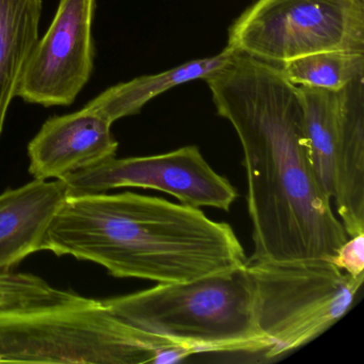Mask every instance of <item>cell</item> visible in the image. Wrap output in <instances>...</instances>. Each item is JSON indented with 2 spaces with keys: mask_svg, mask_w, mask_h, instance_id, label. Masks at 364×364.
Returning a JSON list of instances; mask_svg holds the SVG:
<instances>
[{
  "mask_svg": "<svg viewBox=\"0 0 364 364\" xmlns=\"http://www.w3.org/2000/svg\"><path fill=\"white\" fill-rule=\"evenodd\" d=\"M112 125L87 105L52 117L29 142V173L36 180H60L116 156L119 144Z\"/></svg>",
  "mask_w": 364,
  "mask_h": 364,
  "instance_id": "obj_10",
  "label": "cell"
},
{
  "mask_svg": "<svg viewBox=\"0 0 364 364\" xmlns=\"http://www.w3.org/2000/svg\"><path fill=\"white\" fill-rule=\"evenodd\" d=\"M228 46L278 67L315 53H364V0H257L230 27Z\"/></svg>",
  "mask_w": 364,
  "mask_h": 364,
  "instance_id": "obj_6",
  "label": "cell"
},
{
  "mask_svg": "<svg viewBox=\"0 0 364 364\" xmlns=\"http://www.w3.org/2000/svg\"><path fill=\"white\" fill-rule=\"evenodd\" d=\"M119 318L193 353H259L269 344L257 329L242 269L181 283H159L103 300Z\"/></svg>",
  "mask_w": 364,
  "mask_h": 364,
  "instance_id": "obj_4",
  "label": "cell"
},
{
  "mask_svg": "<svg viewBox=\"0 0 364 364\" xmlns=\"http://www.w3.org/2000/svg\"><path fill=\"white\" fill-rule=\"evenodd\" d=\"M69 198L63 180H33L0 193V272L44 250L53 219Z\"/></svg>",
  "mask_w": 364,
  "mask_h": 364,
  "instance_id": "obj_11",
  "label": "cell"
},
{
  "mask_svg": "<svg viewBox=\"0 0 364 364\" xmlns=\"http://www.w3.org/2000/svg\"><path fill=\"white\" fill-rule=\"evenodd\" d=\"M97 0H59L48 31L36 44L16 97L29 104L70 106L95 69Z\"/></svg>",
  "mask_w": 364,
  "mask_h": 364,
  "instance_id": "obj_9",
  "label": "cell"
},
{
  "mask_svg": "<svg viewBox=\"0 0 364 364\" xmlns=\"http://www.w3.org/2000/svg\"><path fill=\"white\" fill-rule=\"evenodd\" d=\"M82 297L24 272H0V311L73 301Z\"/></svg>",
  "mask_w": 364,
  "mask_h": 364,
  "instance_id": "obj_15",
  "label": "cell"
},
{
  "mask_svg": "<svg viewBox=\"0 0 364 364\" xmlns=\"http://www.w3.org/2000/svg\"><path fill=\"white\" fill-rule=\"evenodd\" d=\"M330 263L351 276L364 274V234L348 237Z\"/></svg>",
  "mask_w": 364,
  "mask_h": 364,
  "instance_id": "obj_16",
  "label": "cell"
},
{
  "mask_svg": "<svg viewBox=\"0 0 364 364\" xmlns=\"http://www.w3.org/2000/svg\"><path fill=\"white\" fill-rule=\"evenodd\" d=\"M60 180L67 185L69 197L137 187L173 196L185 205L225 212L238 197L235 187L210 167L197 146L151 156L112 157Z\"/></svg>",
  "mask_w": 364,
  "mask_h": 364,
  "instance_id": "obj_8",
  "label": "cell"
},
{
  "mask_svg": "<svg viewBox=\"0 0 364 364\" xmlns=\"http://www.w3.org/2000/svg\"><path fill=\"white\" fill-rule=\"evenodd\" d=\"M279 68L294 86L340 91L364 76V53H315L283 63Z\"/></svg>",
  "mask_w": 364,
  "mask_h": 364,
  "instance_id": "obj_14",
  "label": "cell"
},
{
  "mask_svg": "<svg viewBox=\"0 0 364 364\" xmlns=\"http://www.w3.org/2000/svg\"><path fill=\"white\" fill-rule=\"evenodd\" d=\"M236 50L227 48L219 54L187 61L161 73L140 76L110 87L87 104L114 124L119 119L139 114L155 97L181 85L204 80L220 71L235 56Z\"/></svg>",
  "mask_w": 364,
  "mask_h": 364,
  "instance_id": "obj_12",
  "label": "cell"
},
{
  "mask_svg": "<svg viewBox=\"0 0 364 364\" xmlns=\"http://www.w3.org/2000/svg\"><path fill=\"white\" fill-rule=\"evenodd\" d=\"M44 250L99 264L116 278L157 283L231 274L248 261L229 223L200 208L129 191L68 198Z\"/></svg>",
  "mask_w": 364,
  "mask_h": 364,
  "instance_id": "obj_2",
  "label": "cell"
},
{
  "mask_svg": "<svg viewBox=\"0 0 364 364\" xmlns=\"http://www.w3.org/2000/svg\"><path fill=\"white\" fill-rule=\"evenodd\" d=\"M193 353L125 323L103 300L0 311V363H173Z\"/></svg>",
  "mask_w": 364,
  "mask_h": 364,
  "instance_id": "obj_3",
  "label": "cell"
},
{
  "mask_svg": "<svg viewBox=\"0 0 364 364\" xmlns=\"http://www.w3.org/2000/svg\"><path fill=\"white\" fill-rule=\"evenodd\" d=\"M298 88L317 178L348 237L364 234V76L340 91Z\"/></svg>",
  "mask_w": 364,
  "mask_h": 364,
  "instance_id": "obj_7",
  "label": "cell"
},
{
  "mask_svg": "<svg viewBox=\"0 0 364 364\" xmlns=\"http://www.w3.org/2000/svg\"><path fill=\"white\" fill-rule=\"evenodd\" d=\"M257 329L267 340L268 359L300 348L338 323L353 306L364 274L351 276L329 261H247Z\"/></svg>",
  "mask_w": 364,
  "mask_h": 364,
  "instance_id": "obj_5",
  "label": "cell"
},
{
  "mask_svg": "<svg viewBox=\"0 0 364 364\" xmlns=\"http://www.w3.org/2000/svg\"><path fill=\"white\" fill-rule=\"evenodd\" d=\"M43 0H0V137L29 57L39 41Z\"/></svg>",
  "mask_w": 364,
  "mask_h": 364,
  "instance_id": "obj_13",
  "label": "cell"
},
{
  "mask_svg": "<svg viewBox=\"0 0 364 364\" xmlns=\"http://www.w3.org/2000/svg\"><path fill=\"white\" fill-rule=\"evenodd\" d=\"M244 154L248 262L329 261L348 240L313 167L299 88L278 65L236 53L205 80Z\"/></svg>",
  "mask_w": 364,
  "mask_h": 364,
  "instance_id": "obj_1",
  "label": "cell"
}]
</instances>
